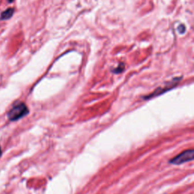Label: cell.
I'll return each instance as SVG.
<instances>
[{
	"label": "cell",
	"instance_id": "cell-2",
	"mask_svg": "<svg viewBox=\"0 0 194 194\" xmlns=\"http://www.w3.org/2000/svg\"><path fill=\"white\" fill-rule=\"evenodd\" d=\"M194 157V150L193 149L191 150H185L183 152L180 153L178 156H175L172 159L169 161L171 164L173 165H181L185 162H190L193 159Z\"/></svg>",
	"mask_w": 194,
	"mask_h": 194
},
{
	"label": "cell",
	"instance_id": "cell-4",
	"mask_svg": "<svg viewBox=\"0 0 194 194\" xmlns=\"http://www.w3.org/2000/svg\"><path fill=\"white\" fill-rule=\"evenodd\" d=\"M123 70H124V65H123V64H121V65L118 66V68L115 69L114 71H115V73H120V72H121V71H123Z\"/></svg>",
	"mask_w": 194,
	"mask_h": 194
},
{
	"label": "cell",
	"instance_id": "cell-1",
	"mask_svg": "<svg viewBox=\"0 0 194 194\" xmlns=\"http://www.w3.org/2000/svg\"><path fill=\"white\" fill-rule=\"evenodd\" d=\"M29 113V109L27 105L22 102H18L14 104L8 111L7 116L10 121H16L25 117Z\"/></svg>",
	"mask_w": 194,
	"mask_h": 194
},
{
	"label": "cell",
	"instance_id": "cell-7",
	"mask_svg": "<svg viewBox=\"0 0 194 194\" xmlns=\"http://www.w3.org/2000/svg\"><path fill=\"white\" fill-rule=\"evenodd\" d=\"M8 1L9 2H13V0H8Z\"/></svg>",
	"mask_w": 194,
	"mask_h": 194
},
{
	"label": "cell",
	"instance_id": "cell-3",
	"mask_svg": "<svg viewBox=\"0 0 194 194\" xmlns=\"http://www.w3.org/2000/svg\"><path fill=\"white\" fill-rule=\"evenodd\" d=\"M14 8H9L8 9H6L4 12H2V14L0 15V19L1 20H8L14 14Z\"/></svg>",
	"mask_w": 194,
	"mask_h": 194
},
{
	"label": "cell",
	"instance_id": "cell-6",
	"mask_svg": "<svg viewBox=\"0 0 194 194\" xmlns=\"http://www.w3.org/2000/svg\"><path fill=\"white\" fill-rule=\"evenodd\" d=\"M2 148H1V146H0V158L2 157Z\"/></svg>",
	"mask_w": 194,
	"mask_h": 194
},
{
	"label": "cell",
	"instance_id": "cell-5",
	"mask_svg": "<svg viewBox=\"0 0 194 194\" xmlns=\"http://www.w3.org/2000/svg\"><path fill=\"white\" fill-rule=\"evenodd\" d=\"M178 30H179V32H180V33H184L185 32V26L183 25V24L180 25L179 27H178Z\"/></svg>",
	"mask_w": 194,
	"mask_h": 194
}]
</instances>
